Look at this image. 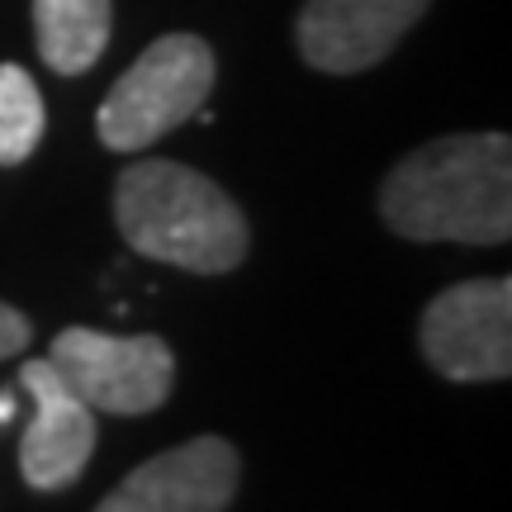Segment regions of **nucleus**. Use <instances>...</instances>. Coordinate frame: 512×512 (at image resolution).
Wrapping results in <instances>:
<instances>
[{
  "label": "nucleus",
  "instance_id": "nucleus-1",
  "mask_svg": "<svg viewBox=\"0 0 512 512\" xmlns=\"http://www.w3.org/2000/svg\"><path fill=\"white\" fill-rule=\"evenodd\" d=\"M380 219L408 242L503 247L512 238L508 133H446L413 147L384 176Z\"/></svg>",
  "mask_w": 512,
  "mask_h": 512
},
{
  "label": "nucleus",
  "instance_id": "nucleus-9",
  "mask_svg": "<svg viewBox=\"0 0 512 512\" xmlns=\"http://www.w3.org/2000/svg\"><path fill=\"white\" fill-rule=\"evenodd\" d=\"M114 0H34V43L43 67L81 76L110 48Z\"/></svg>",
  "mask_w": 512,
  "mask_h": 512
},
{
  "label": "nucleus",
  "instance_id": "nucleus-11",
  "mask_svg": "<svg viewBox=\"0 0 512 512\" xmlns=\"http://www.w3.org/2000/svg\"><path fill=\"white\" fill-rule=\"evenodd\" d=\"M29 342H34V323H29V313L0 299V361L19 356Z\"/></svg>",
  "mask_w": 512,
  "mask_h": 512
},
{
  "label": "nucleus",
  "instance_id": "nucleus-8",
  "mask_svg": "<svg viewBox=\"0 0 512 512\" xmlns=\"http://www.w3.org/2000/svg\"><path fill=\"white\" fill-rule=\"evenodd\" d=\"M19 389L34 399V418L19 441V475L38 494H57L81 479L95 451V413L72 394L48 356L19 366Z\"/></svg>",
  "mask_w": 512,
  "mask_h": 512
},
{
  "label": "nucleus",
  "instance_id": "nucleus-5",
  "mask_svg": "<svg viewBox=\"0 0 512 512\" xmlns=\"http://www.w3.org/2000/svg\"><path fill=\"white\" fill-rule=\"evenodd\" d=\"M422 356L441 380L489 384L512 375V280L484 275L441 290L418 318Z\"/></svg>",
  "mask_w": 512,
  "mask_h": 512
},
{
  "label": "nucleus",
  "instance_id": "nucleus-12",
  "mask_svg": "<svg viewBox=\"0 0 512 512\" xmlns=\"http://www.w3.org/2000/svg\"><path fill=\"white\" fill-rule=\"evenodd\" d=\"M10 413H15V408H10V394H0V422H10Z\"/></svg>",
  "mask_w": 512,
  "mask_h": 512
},
{
  "label": "nucleus",
  "instance_id": "nucleus-2",
  "mask_svg": "<svg viewBox=\"0 0 512 512\" xmlns=\"http://www.w3.org/2000/svg\"><path fill=\"white\" fill-rule=\"evenodd\" d=\"M114 223L138 256L195 275L238 271L252 247L238 200L204 171L166 157L124 166L114 181Z\"/></svg>",
  "mask_w": 512,
  "mask_h": 512
},
{
  "label": "nucleus",
  "instance_id": "nucleus-3",
  "mask_svg": "<svg viewBox=\"0 0 512 512\" xmlns=\"http://www.w3.org/2000/svg\"><path fill=\"white\" fill-rule=\"evenodd\" d=\"M214 48L200 34H162L110 86L95 133L110 152H143L204 110L214 91Z\"/></svg>",
  "mask_w": 512,
  "mask_h": 512
},
{
  "label": "nucleus",
  "instance_id": "nucleus-6",
  "mask_svg": "<svg viewBox=\"0 0 512 512\" xmlns=\"http://www.w3.org/2000/svg\"><path fill=\"white\" fill-rule=\"evenodd\" d=\"M432 0H304L294 19V48L313 72L356 76L380 67Z\"/></svg>",
  "mask_w": 512,
  "mask_h": 512
},
{
  "label": "nucleus",
  "instance_id": "nucleus-7",
  "mask_svg": "<svg viewBox=\"0 0 512 512\" xmlns=\"http://www.w3.org/2000/svg\"><path fill=\"white\" fill-rule=\"evenodd\" d=\"M238 494V451L223 437L181 441L143 460L95 512H228Z\"/></svg>",
  "mask_w": 512,
  "mask_h": 512
},
{
  "label": "nucleus",
  "instance_id": "nucleus-10",
  "mask_svg": "<svg viewBox=\"0 0 512 512\" xmlns=\"http://www.w3.org/2000/svg\"><path fill=\"white\" fill-rule=\"evenodd\" d=\"M43 95L38 81L15 62H0V166H19L34 157L43 138Z\"/></svg>",
  "mask_w": 512,
  "mask_h": 512
},
{
  "label": "nucleus",
  "instance_id": "nucleus-4",
  "mask_svg": "<svg viewBox=\"0 0 512 512\" xmlns=\"http://www.w3.org/2000/svg\"><path fill=\"white\" fill-rule=\"evenodd\" d=\"M48 366L91 413L114 418H143L176 389V351L157 332L114 337L100 328H62L48 342Z\"/></svg>",
  "mask_w": 512,
  "mask_h": 512
}]
</instances>
